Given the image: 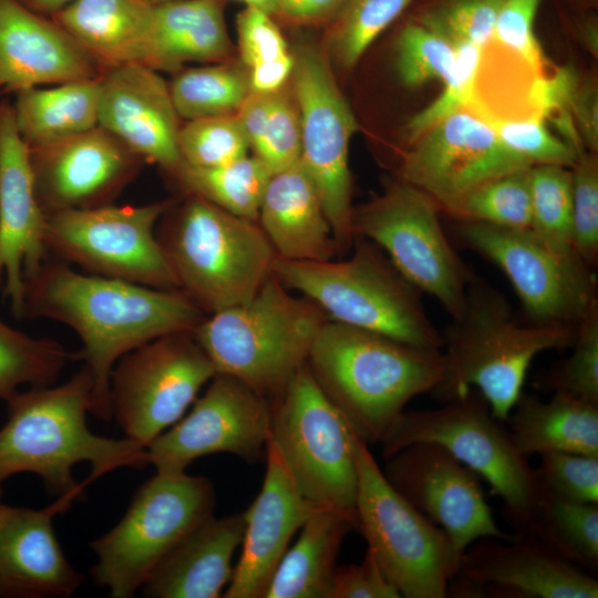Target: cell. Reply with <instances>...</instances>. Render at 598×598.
Masks as SVG:
<instances>
[{"label": "cell", "instance_id": "c3c4849f", "mask_svg": "<svg viewBox=\"0 0 598 598\" xmlns=\"http://www.w3.org/2000/svg\"><path fill=\"white\" fill-rule=\"evenodd\" d=\"M491 124L503 143L532 165L571 167L582 152L563 137L551 134L539 117L494 121Z\"/></svg>", "mask_w": 598, "mask_h": 598}, {"label": "cell", "instance_id": "83f0119b", "mask_svg": "<svg viewBox=\"0 0 598 598\" xmlns=\"http://www.w3.org/2000/svg\"><path fill=\"white\" fill-rule=\"evenodd\" d=\"M258 224L278 258L323 261L339 255L319 190L301 159L271 175Z\"/></svg>", "mask_w": 598, "mask_h": 598}, {"label": "cell", "instance_id": "6125c7cd", "mask_svg": "<svg viewBox=\"0 0 598 598\" xmlns=\"http://www.w3.org/2000/svg\"><path fill=\"white\" fill-rule=\"evenodd\" d=\"M148 1H151L153 3H159V2H164V1H168V0H148Z\"/></svg>", "mask_w": 598, "mask_h": 598}, {"label": "cell", "instance_id": "9c48e42d", "mask_svg": "<svg viewBox=\"0 0 598 598\" xmlns=\"http://www.w3.org/2000/svg\"><path fill=\"white\" fill-rule=\"evenodd\" d=\"M357 529L401 597L445 598L461 557L446 533L385 478L355 434Z\"/></svg>", "mask_w": 598, "mask_h": 598}, {"label": "cell", "instance_id": "680465c9", "mask_svg": "<svg viewBox=\"0 0 598 598\" xmlns=\"http://www.w3.org/2000/svg\"><path fill=\"white\" fill-rule=\"evenodd\" d=\"M31 11L44 17H53L75 0H16Z\"/></svg>", "mask_w": 598, "mask_h": 598}, {"label": "cell", "instance_id": "7dc6e473", "mask_svg": "<svg viewBox=\"0 0 598 598\" xmlns=\"http://www.w3.org/2000/svg\"><path fill=\"white\" fill-rule=\"evenodd\" d=\"M274 174L300 159V115L292 90L285 87L271 94V103L259 142L252 148Z\"/></svg>", "mask_w": 598, "mask_h": 598}, {"label": "cell", "instance_id": "8d00e7d4", "mask_svg": "<svg viewBox=\"0 0 598 598\" xmlns=\"http://www.w3.org/2000/svg\"><path fill=\"white\" fill-rule=\"evenodd\" d=\"M72 360L76 353L56 340L31 337L0 319V399L8 401L23 384H54Z\"/></svg>", "mask_w": 598, "mask_h": 598}, {"label": "cell", "instance_id": "91938a15", "mask_svg": "<svg viewBox=\"0 0 598 598\" xmlns=\"http://www.w3.org/2000/svg\"><path fill=\"white\" fill-rule=\"evenodd\" d=\"M246 4V7H252L259 9L274 18L278 12V0H238Z\"/></svg>", "mask_w": 598, "mask_h": 598}, {"label": "cell", "instance_id": "4316f807", "mask_svg": "<svg viewBox=\"0 0 598 598\" xmlns=\"http://www.w3.org/2000/svg\"><path fill=\"white\" fill-rule=\"evenodd\" d=\"M244 513L213 514L193 527L142 586L148 598H218L228 586L233 557L241 544Z\"/></svg>", "mask_w": 598, "mask_h": 598}, {"label": "cell", "instance_id": "db71d44e", "mask_svg": "<svg viewBox=\"0 0 598 598\" xmlns=\"http://www.w3.org/2000/svg\"><path fill=\"white\" fill-rule=\"evenodd\" d=\"M569 113L584 150H598V90L592 76L578 75L569 97Z\"/></svg>", "mask_w": 598, "mask_h": 598}, {"label": "cell", "instance_id": "f5cc1de1", "mask_svg": "<svg viewBox=\"0 0 598 598\" xmlns=\"http://www.w3.org/2000/svg\"><path fill=\"white\" fill-rule=\"evenodd\" d=\"M399 597L369 549L361 563L337 566L334 570L330 598Z\"/></svg>", "mask_w": 598, "mask_h": 598}, {"label": "cell", "instance_id": "ee69618b", "mask_svg": "<svg viewBox=\"0 0 598 598\" xmlns=\"http://www.w3.org/2000/svg\"><path fill=\"white\" fill-rule=\"evenodd\" d=\"M504 0H439L420 12L416 22L454 47H485L493 38Z\"/></svg>", "mask_w": 598, "mask_h": 598}, {"label": "cell", "instance_id": "681fc988", "mask_svg": "<svg viewBox=\"0 0 598 598\" xmlns=\"http://www.w3.org/2000/svg\"><path fill=\"white\" fill-rule=\"evenodd\" d=\"M539 457L536 471L544 491L566 501L598 504V456L555 452Z\"/></svg>", "mask_w": 598, "mask_h": 598}, {"label": "cell", "instance_id": "7c38bea8", "mask_svg": "<svg viewBox=\"0 0 598 598\" xmlns=\"http://www.w3.org/2000/svg\"><path fill=\"white\" fill-rule=\"evenodd\" d=\"M439 213L425 193L399 178L353 209L351 227L354 238L380 247L408 281L434 297L455 320L476 275L453 248Z\"/></svg>", "mask_w": 598, "mask_h": 598}, {"label": "cell", "instance_id": "d6986e66", "mask_svg": "<svg viewBox=\"0 0 598 598\" xmlns=\"http://www.w3.org/2000/svg\"><path fill=\"white\" fill-rule=\"evenodd\" d=\"M383 474L392 487L441 527L456 554L476 540H508L486 502L478 475L445 447L417 442L385 458Z\"/></svg>", "mask_w": 598, "mask_h": 598}, {"label": "cell", "instance_id": "9a60e30c", "mask_svg": "<svg viewBox=\"0 0 598 598\" xmlns=\"http://www.w3.org/2000/svg\"><path fill=\"white\" fill-rule=\"evenodd\" d=\"M216 374L194 332L156 338L123 355L110 378V404L125 437L146 448L182 419Z\"/></svg>", "mask_w": 598, "mask_h": 598}, {"label": "cell", "instance_id": "f1b7e54d", "mask_svg": "<svg viewBox=\"0 0 598 598\" xmlns=\"http://www.w3.org/2000/svg\"><path fill=\"white\" fill-rule=\"evenodd\" d=\"M153 10L148 0H75L51 19L105 72L128 63L151 68Z\"/></svg>", "mask_w": 598, "mask_h": 598}, {"label": "cell", "instance_id": "d590c367", "mask_svg": "<svg viewBox=\"0 0 598 598\" xmlns=\"http://www.w3.org/2000/svg\"><path fill=\"white\" fill-rule=\"evenodd\" d=\"M168 83L182 120L235 115L250 93L249 71L239 61L182 69Z\"/></svg>", "mask_w": 598, "mask_h": 598}, {"label": "cell", "instance_id": "5b68a950", "mask_svg": "<svg viewBox=\"0 0 598 598\" xmlns=\"http://www.w3.org/2000/svg\"><path fill=\"white\" fill-rule=\"evenodd\" d=\"M311 300L271 274L252 298L206 316L194 336L216 373L236 378L274 404L307 363L324 322Z\"/></svg>", "mask_w": 598, "mask_h": 598}, {"label": "cell", "instance_id": "f6af8a7d", "mask_svg": "<svg viewBox=\"0 0 598 598\" xmlns=\"http://www.w3.org/2000/svg\"><path fill=\"white\" fill-rule=\"evenodd\" d=\"M481 55L482 48L475 44L460 43L455 45L453 64L442 81L444 83L443 90L431 104L413 115L403 128L408 144L470 101Z\"/></svg>", "mask_w": 598, "mask_h": 598}, {"label": "cell", "instance_id": "7402d4cb", "mask_svg": "<svg viewBox=\"0 0 598 598\" xmlns=\"http://www.w3.org/2000/svg\"><path fill=\"white\" fill-rule=\"evenodd\" d=\"M47 215L35 195L29 150L18 132L13 105L0 101V278L16 318L24 317L25 279L51 256Z\"/></svg>", "mask_w": 598, "mask_h": 598}, {"label": "cell", "instance_id": "b9f144b4", "mask_svg": "<svg viewBox=\"0 0 598 598\" xmlns=\"http://www.w3.org/2000/svg\"><path fill=\"white\" fill-rule=\"evenodd\" d=\"M178 150L186 165L213 168L247 156L250 144L236 115H219L185 121Z\"/></svg>", "mask_w": 598, "mask_h": 598}, {"label": "cell", "instance_id": "e7e4bbea", "mask_svg": "<svg viewBox=\"0 0 598 598\" xmlns=\"http://www.w3.org/2000/svg\"><path fill=\"white\" fill-rule=\"evenodd\" d=\"M0 281H1V278H0Z\"/></svg>", "mask_w": 598, "mask_h": 598}, {"label": "cell", "instance_id": "8fae6325", "mask_svg": "<svg viewBox=\"0 0 598 598\" xmlns=\"http://www.w3.org/2000/svg\"><path fill=\"white\" fill-rule=\"evenodd\" d=\"M269 439L300 493L316 507L342 514L357 529L355 433L307 363L272 404Z\"/></svg>", "mask_w": 598, "mask_h": 598}, {"label": "cell", "instance_id": "94428289", "mask_svg": "<svg viewBox=\"0 0 598 598\" xmlns=\"http://www.w3.org/2000/svg\"><path fill=\"white\" fill-rule=\"evenodd\" d=\"M585 6H594L597 3L598 0H576Z\"/></svg>", "mask_w": 598, "mask_h": 598}, {"label": "cell", "instance_id": "4dcf8cb0", "mask_svg": "<svg viewBox=\"0 0 598 598\" xmlns=\"http://www.w3.org/2000/svg\"><path fill=\"white\" fill-rule=\"evenodd\" d=\"M525 456L564 452L598 456V405L565 393L549 401L522 393L507 419Z\"/></svg>", "mask_w": 598, "mask_h": 598}, {"label": "cell", "instance_id": "f907efd6", "mask_svg": "<svg viewBox=\"0 0 598 598\" xmlns=\"http://www.w3.org/2000/svg\"><path fill=\"white\" fill-rule=\"evenodd\" d=\"M539 3L540 0H504L492 41L544 73L547 60L534 32Z\"/></svg>", "mask_w": 598, "mask_h": 598}, {"label": "cell", "instance_id": "3957f363", "mask_svg": "<svg viewBox=\"0 0 598 598\" xmlns=\"http://www.w3.org/2000/svg\"><path fill=\"white\" fill-rule=\"evenodd\" d=\"M307 364L317 383L368 444L381 443L417 395L444 378L442 350L406 344L327 320Z\"/></svg>", "mask_w": 598, "mask_h": 598}, {"label": "cell", "instance_id": "816d5d0a", "mask_svg": "<svg viewBox=\"0 0 598 598\" xmlns=\"http://www.w3.org/2000/svg\"><path fill=\"white\" fill-rule=\"evenodd\" d=\"M240 62L251 69L291 53L274 17L245 7L236 19Z\"/></svg>", "mask_w": 598, "mask_h": 598}, {"label": "cell", "instance_id": "8992f818", "mask_svg": "<svg viewBox=\"0 0 598 598\" xmlns=\"http://www.w3.org/2000/svg\"><path fill=\"white\" fill-rule=\"evenodd\" d=\"M156 236L178 289L207 316L252 298L277 257L258 221L192 194L162 216Z\"/></svg>", "mask_w": 598, "mask_h": 598}, {"label": "cell", "instance_id": "7bdbcfd3", "mask_svg": "<svg viewBox=\"0 0 598 598\" xmlns=\"http://www.w3.org/2000/svg\"><path fill=\"white\" fill-rule=\"evenodd\" d=\"M455 47L416 21L403 25L394 47V66L401 83L416 89L443 81L451 70Z\"/></svg>", "mask_w": 598, "mask_h": 598}, {"label": "cell", "instance_id": "bcb514c9", "mask_svg": "<svg viewBox=\"0 0 598 598\" xmlns=\"http://www.w3.org/2000/svg\"><path fill=\"white\" fill-rule=\"evenodd\" d=\"M571 171L573 236L579 258L590 268L598 261V158L579 153Z\"/></svg>", "mask_w": 598, "mask_h": 598}, {"label": "cell", "instance_id": "f35d334b", "mask_svg": "<svg viewBox=\"0 0 598 598\" xmlns=\"http://www.w3.org/2000/svg\"><path fill=\"white\" fill-rule=\"evenodd\" d=\"M412 0H346L327 24L328 58L351 70L372 42L409 7Z\"/></svg>", "mask_w": 598, "mask_h": 598}, {"label": "cell", "instance_id": "277c9868", "mask_svg": "<svg viewBox=\"0 0 598 598\" xmlns=\"http://www.w3.org/2000/svg\"><path fill=\"white\" fill-rule=\"evenodd\" d=\"M576 330L519 323L506 297L476 275L462 316L442 333L444 378L432 393L445 402L475 389L493 416L505 422L534 358L571 348Z\"/></svg>", "mask_w": 598, "mask_h": 598}, {"label": "cell", "instance_id": "d4e9b609", "mask_svg": "<svg viewBox=\"0 0 598 598\" xmlns=\"http://www.w3.org/2000/svg\"><path fill=\"white\" fill-rule=\"evenodd\" d=\"M68 496L42 508L0 503V598H68L83 581L66 559L52 527Z\"/></svg>", "mask_w": 598, "mask_h": 598}, {"label": "cell", "instance_id": "52a82bcc", "mask_svg": "<svg viewBox=\"0 0 598 598\" xmlns=\"http://www.w3.org/2000/svg\"><path fill=\"white\" fill-rule=\"evenodd\" d=\"M343 260L292 261L276 257L272 274L288 289L315 302L328 320L383 334L424 349L443 348L422 292L384 251L355 237Z\"/></svg>", "mask_w": 598, "mask_h": 598}, {"label": "cell", "instance_id": "74e56055", "mask_svg": "<svg viewBox=\"0 0 598 598\" xmlns=\"http://www.w3.org/2000/svg\"><path fill=\"white\" fill-rule=\"evenodd\" d=\"M570 167H532V220L529 229L559 258L584 264L574 247ZM587 266V265H586Z\"/></svg>", "mask_w": 598, "mask_h": 598}, {"label": "cell", "instance_id": "484cf974", "mask_svg": "<svg viewBox=\"0 0 598 598\" xmlns=\"http://www.w3.org/2000/svg\"><path fill=\"white\" fill-rule=\"evenodd\" d=\"M103 68L63 28L0 0V92L99 79Z\"/></svg>", "mask_w": 598, "mask_h": 598}, {"label": "cell", "instance_id": "e575fe53", "mask_svg": "<svg viewBox=\"0 0 598 598\" xmlns=\"http://www.w3.org/2000/svg\"><path fill=\"white\" fill-rule=\"evenodd\" d=\"M518 535L537 539L587 573L598 568L596 503L566 501L543 489L533 523Z\"/></svg>", "mask_w": 598, "mask_h": 598}, {"label": "cell", "instance_id": "f546056e", "mask_svg": "<svg viewBox=\"0 0 598 598\" xmlns=\"http://www.w3.org/2000/svg\"><path fill=\"white\" fill-rule=\"evenodd\" d=\"M225 0L154 3L151 68L175 74L188 62L229 61L234 47L224 17Z\"/></svg>", "mask_w": 598, "mask_h": 598}, {"label": "cell", "instance_id": "5bb4252c", "mask_svg": "<svg viewBox=\"0 0 598 598\" xmlns=\"http://www.w3.org/2000/svg\"><path fill=\"white\" fill-rule=\"evenodd\" d=\"M291 51V90L301 127L300 159L319 190L339 255H344L354 240L349 145L358 130L357 120L326 52L310 43Z\"/></svg>", "mask_w": 598, "mask_h": 598}, {"label": "cell", "instance_id": "44dd1931", "mask_svg": "<svg viewBox=\"0 0 598 598\" xmlns=\"http://www.w3.org/2000/svg\"><path fill=\"white\" fill-rule=\"evenodd\" d=\"M29 158L35 195L45 215L113 204L145 163L99 125L31 148Z\"/></svg>", "mask_w": 598, "mask_h": 598}, {"label": "cell", "instance_id": "6da1fadb", "mask_svg": "<svg viewBox=\"0 0 598 598\" xmlns=\"http://www.w3.org/2000/svg\"><path fill=\"white\" fill-rule=\"evenodd\" d=\"M206 313L182 290L158 289L74 270L50 257L24 286V317L62 322L80 337L93 379L91 414L112 417L110 378L130 351L165 334L192 331Z\"/></svg>", "mask_w": 598, "mask_h": 598}, {"label": "cell", "instance_id": "6f0895ef", "mask_svg": "<svg viewBox=\"0 0 598 598\" xmlns=\"http://www.w3.org/2000/svg\"><path fill=\"white\" fill-rule=\"evenodd\" d=\"M576 34L581 45L595 58L598 56V21L588 16L578 21Z\"/></svg>", "mask_w": 598, "mask_h": 598}, {"label": "cell", "instance_id": "2e32d148", "mask_svg": "<svg viewBox=\"0 0 598 598\" xmlns=\"http://www.w3.org/2000/svg\"><path fill=\"white\" fill-rule=\"evenodd\" d=\"M453 236L503 271L529 323L577 328L598 306L592 269L559 258L529 228L455 220Z\"/></svg>", "mask_w": 598, "mask_h": 598}, {"label": "cell", "instance_id": "be15d7a7", "mask_svg": "<svg viewBox=\"0 0 598 598\" xmlns=\"http://www.w3.org/2000/svg\"><path fill=\"white\" fill-rule=\"evenodd\" d=\"M1 494H2V489H1V486H0V497H1Z\"/></svg>", "mask_w": 598, "mask_h": 598}, {"label": "cell", "instance_id": "e0dca14e", "mask_svg": "<svg viewBox=\"0 0 598 598\" xmlns=\"http://www.w3.org/2000/svg\"><path fill=\"white\" fill-rule=\"evenodd\" d=\"M408 145L399 178L425 193L450 216L477 186L534 166L506 146L491 122L467 104Z\"/></svg>", "mask_w": 598, "mask_h": 598}, {"label": "cell", "instance_id": "836d02e7", "mask_svg": "<svg viewBox=\"0 0 598 598\" xmlns=\"http://www.w3.org/2000/svg\"><path fill=\"white\" fill-rule=\"evenodd\" d=\"M272 173L255 155L229 164L199 168L185 163L171 177L186 195L199 196L224 210L258 221L259 208Z\"/></svg>", "mask_w": 598, "mask_h": 598}, {"label": "cell", "instance_id": "ac0fdd59", "mask_svg": "<svg viewBox=\"0 0 598 598\" xmlns=\"http://www.w3.org/2000/svg\"><path fill=\"white\" fill-rule=\"evenodd\" d=\"M192 410L146 446L158 473H181L195 460L231 453L258 461L270 435L272 404L248 385L216 373Z\"/></svg>", "mask_w": 598, "mask_h": 598}, {"label": "cell", "instance_id": "7a4b0ae2", "mask_svg": "<svg viewBox=\"0 0 598 598\" xmlns=\"http://www.w3.org/2000/svg\"><path fill=\"white\" fill-rule=\"evenodd\" d=\"M92 390L91 372L83 365L62 384L33 386L7 401L8 419L0 429V483L13 474L34 473L51 494L75 501L93 480L148 464L146 448L136 442L90 431Z\"/></svg>", "mask_w": 598, "mask_h": 598}, {"label": "cell", "instance_id": "ffe728a7", "mask_svg": "<svg viewBox=\"0 0 598 598\" xmlns=\"http://www.w3.org/2000/svg\"><path fill=\"white\" fill-rule=\"evenodd\" d=\"M447 596L597 598L598 580L537 539L482 538L462 555Z\"/></svg>", "mask_w": 598, "mask_h": 598}, {"label": "cell", "instance_id": "11a10c76", "mask_svg": "<svg viewBox=\"0 0 598 598\" xmlns=\"http://www.w3.org/2000/svg\"><path fill=\"white\" fill-rule=\"evenodd\" d=\"M346 0H278L276 18L295 25L328 24Z\"/></svg>", "mask_w": 598, "mask_h": 598}, {"label": "cell", "instance_id": "d6a6232c", "mask_svg": "<svg viewBox=\"0 0 598 598\" xmlns=\"http://www.w3.org/2000/svg\"><path fill=\"white\" fill-rule=\"evenodd\" d=\"M101 78L16 92L12 103L20 137L29 150L97 126Z\"/></svg>", "mask_w": 598, "mask_h": 598}, {"label": "cell", "instance_id": "9f6ffc18", "mask_svg": "<svg viewBox=\"0 0 598 598\" xmlns=\"http://www.w3.org/2000/svg\"><path fill=\"white\" fill-rule=\"evenodd\" d=\"M293 70L292 51L289 55L248 69L251 92L274 93L287 84Z\"/></svg>", "mask_w": 598, "mask_h": 598}, {"label": "cell", "instance_id": "ba28073f", "mask_svg": "<svg viewBox=\"0 0 598 598\" xmlns=\"http://www.w3.org/2000/svg\"><path fill=\"white\" fill-rule=\"evenodd\" d=\"M417 442L440 444L483 478L491 494L501 498L515 534L533 523L543 496L537 471L477 390L434 410L405 411L380 444L386 458Z\"/></svg>", "mask_w": 598, "mask_h": 598}, {"label": "cell", "instance_id": "cb8c5ba5", "mask_svg": "<svg viewBox=\"0 0 598 598\" xmlns=\"http://www.w3.org/2000/svg\"><path fill=\"white\" fill-rule=\"evenodd\" d=\"M265 454L262 486L244 512L241 553L225 598H264L291 538L316 508L298 489L270 439Z\"/></svg>", "mask_w": 598, "mask_h": 598}, {"label": "cell", "instance_id": "603a6c76", "mask_svg": "<svg viewBox=\"0 0 598 598\" xmlns=\"http://www.w3.org/2000/svg\"><path fill=\"white\" fill-rule=\"evenodd\" d=\"M181 121L168 83L158 71L128 63L101 76L97 125L169 176L183 164Z\"/></svg>", "mask_w": 598, "mask_h": 598}, {"label": "cell", "instance_id": "30bf717a", "mask_svg": "<svg viewBox=\"0 0 598 598\" xmlns=\"http://www.w3.org/2000/svg\"><path fill=\"white\" fill-rule=\"evenodd\" d=\"M212 482L185 472L158 473L135 492L121 520L92 542L96 586L113 598H131L169 550L213 514Z\"/></svg>", "mask_w": 598, "mask_h": 598}, {"label": "cell", "instance_id": "ab89813d", "mask_svg": "<svg viewBox=\"0 0 598 598\" xmlns=\"http://www.w3.org/2000/svg\"><path fill=\"white\" fill-rule=\"evenodd\" d=\"M532 167L513 171L477 186L462 199L451 217L528 229L532 220Z\"/></svg>", "mask_w": 598, "mask_h": 598}, {"label": "cell", "instance_id": "60d3db41", "mask_svg": "<svg viewBox=\"0 0 598 598\" xmlns=\"http://www.w3.org/2000/svg\"><path fill=\"white\" fill-rule=\"evenodd\" d=\"M571 353L542 371L535 384L598 405V306L579 322Z\"/></svg>", "mask_w": 598, "mask_h": 598}, {"label": "cell", "instance_id": "4fadbf2b", "mask_svg": "<svg viewBox=\"0 0 598 598\" xmlns=\"http://www.w3.org/2000/svg\"><path fill=\"white\" fill-rule=\"evenodd\" d=\"M173 199L114 205L47 215L45 246L51 257L84 272L158 289L178 285L156 236Z\"/></svg>", "mask_w": 598, "mask_h": 598}, {"label": "cell", "instance_id": "1f68e13d", "mask_svg": "<svg viewBox=\"0 0 598 598\" xmlns=\"http://www.w3.org/2000/svg\"><path fill=\"white\" fill-rule=\"evenodd\" d=\"M351 529L342 514L316 507L280 559L264 598H330L337 557Z\"/></svg>", "mask_w": 598, "mask_h": 598}]
</instances>
